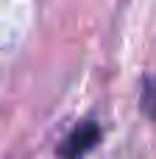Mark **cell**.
I'll return each mask as SVG.
<instances>
[{"mask_svg":"<svg viewBox=\"0 0 156 159\" xmlns=\"http://www.w3.org/2000/svg\"><path fill=\"white\" fill-rule=\"evenodd\" d=\"M98 143H100V126L95 120H84V123H78L67 134V140L59 148V157L61 159H81V157H87Z\"/></svg>","mask_w":156,"mask_h":159,"instance_id":"6da1fadb","label":"cell"},{"mask_svg":"<svg viewBox=\"0 0 156 159\" xmlns=\"http://www.w3.org/2000/svg\"><path fill=\"white\" fill-rule=\"evenodd\" d=\"M142 112H145L148 117H154V120H156V78H154V81H148L145 89H142Z\"/></svg>","mask_w":156,"mask_h":159,"instance_id":"7a4b0ae2","label":"cell"}]
</instances>
